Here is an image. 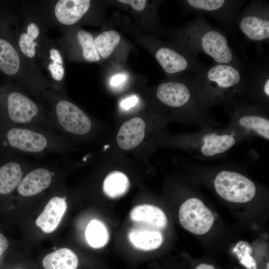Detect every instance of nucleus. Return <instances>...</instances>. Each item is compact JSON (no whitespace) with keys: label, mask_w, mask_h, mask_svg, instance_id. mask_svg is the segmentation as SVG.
<instances>
[{"label":"nucleus","mask_w":269,"mask_h":269,"mask_svg":"<svg viewBox=\"0 0 269 269\" xmlns=\"http://www.w3.org/2000/svg\"><path fill=\"white\" fill-rule=\"evenodd\" d=\"M176 36L182 45L197 55L202 53L216 63L244 67L229 45L224 32L210 25L202 15H198L179 30Z\"/></svg>","instance_id":"nucleus-1"},{"label":"nucleus","mask_w":269,"mask_h":269,"mask_svg":"<svg viewBox=\"0 0 269 269\" xmlns=\"http://www.w3.org/2000/svg\"><path fill=\"white\" fill-rule=\"evenodd\" d=\"M67 148L64 136L43 128L17 126L0 129V156L63 154Z\"/></svg>","instance_id":"nucleus-2"},{"label":"nucleus","mask_w":269,"mask_h":269,"mask_svg":"<svg viewBox=\"0 0 269 269\" xmlns=\"http://www.w3.org/2000/svg\"><path fill=\"white\" fill-rule=\"evenodd\" d=\"M243 69L230 64L215 63L191 76L203 106L230 103L242 94Z\"/></svg>","instance_id":"nucleus-3"},{"label":"nucleus","mask_w":269,"mask_h":269,"mask_svg":"<svg viewBox=\"0 0 269 269\" xmlns=\"http://www.w3.org/2000/svg\"><path fill=\"white\" fill-rule=\"evenodd\" d=\"M17 126L56 132L47 115L36 102L17 89L3 86L0 88V129Z\"/></svg>","instance_id":"nucleus-4"},{"label":"nucleus","mask_w":269,"mask_h":269,"mask_svg":"<svg viewBox=\"0 0 269 269\" xmlns=\"http://www.w3.org/2000/svg\"><path fill=\"white\" fill-rule=\"evenodd\" d=\"M51 110L47 115L56 132L64 134L83 135L89 134L92 122L75 104L61 97H52Z\"/></svg>","instance_id":"nucleus-5"},{"label":"nucleus","mask_w":269,"mask_h":269,"mask_svg":"<svg viewBox=\"0 0 269 269\" xmlns=\"http://www.w3.org/2000/svg\"><path fill=\"white\" fill-rule=\"evenodd\" d=\"M237 24L248 40L256 42L269 43V5L261 0H251L240 12Z\"/></svg>","instance_id":"nucleus-6"},{"label":"nucleus","mask_w":269,"mask_h":269,"mask_svg":"<svg viewBox=\"0 0 269 269\" xmlns=\"http://www.w3.org/2000/svg\"><path fill=\"white\" fill-rule=\"evenodd\" d=\"M158 100L172 108L185 109L190 114L201 111L204 107L190 79L185 81H170L160 84L156 90Z\"/></svg>","instance_id":"nucleus-7"},{"label":"nucleus","mask_w":269,"mask_h":269,"mask_svg":"<svg viewBox=\"0 0 269 269\" xmlns=\"http://www.w3.org/2000/svg\"><path fill=\"white\" fill-rule=\"evenodd\" d=\"M240 0H186V10L198 15H208L215 19L228 31L237 24L240 9L245 2Z\"/></svg>","instance_id":"nucleus-8"},{"label":"nucleus","mask_w":269,"mask_h":269,"mask_svg":"<svg viewBox=\"0 0 269 269\" xmlns=\"http://www.w3.org/2000/svg\"><path fill=\"white\" fill-rule=\"evenodd\" d=\"M214 187L224 199L234 203H246L255 196L254 183L244 175L232 171L223 170L216 176Z\"/></svg>","instance_id":"nucleus-9"},{"label":"nucleus","mask_w":269,"mask_h":269,"mask_svg":"<svg viewBox=\"0 0 269 269\" xmlns=\"http://www.w3.org/2000/svg\"><path fill=\"white\" fill-rule=\"evenodd\" d=\"M182 46L181 49L166 46L157 49L155 57L165 73L195 75L203 70L206 65L198 59L197 55Z\"/></svg>","instance_id":"nucleus-10"},{"label":"nucleus","mask_w":269,"mask_h":269,"mask_svg":"<svg viewBox=\"0 0 269 269\" xmlns=\"http://www.w3.org/2000/svg\"><path fill=\"white\" fill-rule=\"evenodd\" d=\"M179 220L181 226L188 231L196 235H203L212 227L214 217L200 199L191 198L181 205Z\"/></svg>","instance_id":"nucleus-11"},{"label":"nucleus","mask_w":269,"mask_h":269,"mask_svg":"<svg viewBox=\"0 0 269 269\" xmlns=\"http://www.w3.org/2000/svg\"><path fill=\"white\" fill-rule=\"evenodd\" d=\"M243 75L242 93H247L258 104H267L269 98V62H261L247 71L243 69Z\"/></svg>","instance_id":"nucleus-12"},{"label":"nucleus","mask_w":269,"mask_h":269,"mask_svg":"<svg viewBox=\"0 0 269 269\" xmlns=\"http://www.w3.org/2000/svg\"><path fill=\"white\" fill-rule=\"evenodd\" d=\"M27 162L20 155L0 156V195L12 193L22 179Z\"/></svg>","instance_id":"nucleus-13"},{"label":"nucleus","mask_w":269,"mask_h":269,"mask_svg":"<svg viewBox=\"0 0 269 269\" xmlns=\"http://www.w3.org/2000/svg\"><path fill=\"white\" fill-rule=\"evenodd\" d=\"M55 175V171L46 166L33 168L23 176L17 191L23 197L38 195L50 186Z\"/></svg>","instance_id":"nucleus-14"},{"label":"nucleus","mask_w":269,"mask_h":269,"mask_svg":"<svg viewBox=\"0 0 269 269\" xmlns=\"http://www.w3.org/2000/svg\"><path fill=\"white\" fill-rule=\"evenodd\" d=\"M235 107V115L239 126L243 129L269 139V121L257 111V108L250 105L233 104Z\"/></svg>","instance_id":"nucleus-15"},{"label":"nucleus","mask_w":269,"mask_h":269,"mask_svg":"<svg viewBox=\"0 0 269 269\" xmlns=\"http://www.w3.org/2000/svg\"><path fill=\"white\" fill-rule=\"evenodd\" d=\"M65 199V196L52 197L36 219V225L44 233H51L58 227L67 209Z\"/></svg>","instance_id":"nucleus-16"},{"label":"nucleus","mask_w":269,"mask_h":269,"mask_svg":"<svg viewBox=\"0 0 269 269\" xmlns=\"http://www.w3.org/2000/svg\"><path fill=\"white\" fill-rule=\"evenodd\" d=\"M130 216L131 220L140 225L161 231L167 226L165 214L160 208L154 205H137L132 210Z\"/></svg>","instance_id":"nucleus-17"},{"label":"nucleus","mask_w":269,"mask_h":269,"mask_svg":"<svg viewBox=\"0 0 269 269\" xmlns=\"http://www.w3.org/2000/svg\"><path fill=\"white\" fill-rule=\"evenodd\" d=\"M90 4L89 0H60L55 5V16L62 24L73 25L87 12Z\"/></svg>","instance_id":"nucleus-18"},{"label":"nucleus","mask_w":269,"mask_h":269,"mask_svg":"<svg viewBox=\"0 0 269 269\" xmlns=\"http://www.w3.org/2000/svg\"><path fill=\"white\" fill-rule=\"evenodd\" d=\"M128 238L135 249L144 252L157 249L164 240L161 231L141 225L130 230Z\"/></svg>","instance_id":"nucleus-19"},{"label":"nucleus","mask_w":269,"mask_h":269,"mask_svg":"<svg viewBox=\"0 0 269 269\" xmlns=\"http://www.w3.org/2000/svg\"><path fill=\"white\" fill-rule=\"evenodd\" d=\"M145 128V123L140 118H134L124 123L118 133V146L125 150L136 147L143 139Z\"/></svg>","instance_id":"nucleus-20"},{"label":"nucleus","mask_w":269,"mask_h":269,"mask_svg":"<svg viewBox=\"0 0 269 269\" xmlns=\"http://www.w3.org/2000/svg\"><path fill=\"white\" fill-rule=\"evenodd\" d=\"M0 27V71L8 76L19 71L20 59L19 54L9 38Z\"/></svg>","instance_id":"nucleus-21"},{"label":"nucleus","mask_w":269,"mask_h":269,"mask_svg":"<svg viewBox=\"0 0 269 269\" xmlns=\"http://www.w3.org/2000/svg\"><path fill=\"white\" fill-rule=\"evenodd\" d=\"M235 142L236 139L231 134L211 133L203 137L200 150L203 155L211 157L227 151Z\"/></svg>","instance_id":"nucleus-22"},{"label":"nucleus","mask_w":269,"mask_h":269,"mask_svg":"<svg viewBox=\"0 0 269 269\" xmlns=\"http://www.w3.org/2000/svg\"><path fill=\"white\" fill-rule=\"evenodd\" d=\"M42 265L45 269H77L79 259L73 251L62 248L45 256Z\"/></svg>","instance_id":"nucleus-23"},{"label":"nucleus","mask_w":269,"mask_h":269,"mask_svg":"<svg viewBox=\"0 0 269 269\" xmlns=\"http://www.w3.org/2000/svg\"><path fill=\"white\" fill-rule=\"evenodd\" d=\"M130 186L128 176L123 172L114 170L105 177L103 190L105 195L109 198H117L126 194Z\"/></svg>","instance_id":"nucleus-24"},{"label":"nucleus","mask_w":269,"mask_h":269,"mask_svg":"<svg viewBox=\"0 0 269 269\" xmlns=\"http://www.w3.org/2000/svg\"><path fill=\"white\" fill-rule=\"evenodd\" d=\"M40 33V29L34 22L29 23L26 27V32L20 34L18 44L21 52L26 57L31 58L36 54L37 43L35 40Z\"/></svg>","instance_id":"nucleus-25"},{"label":"nucleus","mask_w":269,"mask_h":269,"mask_svg":"<svg viewBox=\"0 0 269 269\" xmlns=\"http://www.w3.org/2000/svg\"><path fill=\"white\" fill-rule=\"evenodd\" d=\"M85 237L88 244L98 249L105 246L109 240V233L104 225L97 220H92L88 225Z\"/></svg>","instance_id":"nucleus-26"},{"label":"nucleus","mask_w":269,"mask_h":269,"mask_svg":"<svg viewBox=\"0 0 269 269\" xmlns=\"http://www.w3.org/2000/svg\"><path fill=\"white\" fill-rule=\"evenodd\" d=\"M121 36L119 33L113 30L105 31L94 39L97 50L102 57H109L119 43Z\"/></svg>","instance_id":"nucleus-27"},{"label":"nucleus","mask_w":269,"mask_h":269,"mask_svg":"<svg viewBox=\"0 0 269 269\" xmlns=\"http://www.w3.org/2000/svg\"><path fill=\"white\" fill-rule=\"evenodd\" d=\"M77 38L82 47L84 58L90 62L99 61L100 57L91 33L83 29H80L77 32Z\"/></svg>","instance_id":"nucleus-28"},{"label":"nucleus","mask_w":269,"mask_h":269,"mask_svg":"<svg viewBox=\"0 0 269 269\" xmlns=\"http://www.w3.org/2000/svg\"><path fill=\"white\" fill-rule=\"evenodd\" d=\"M50 63L48 65L52 78L56 81H61L64 78L65 70L63 65V58L60 51L52 48L49 50Z\"/></svg>","instance_id":"nucleus-29"},{"label":"nucleus","mask_w":269,"mask_h":269,"mask_svg":"<svg viewBox=\"0 0 269 269\" xmlns=\"http://www.w3.org/2000/svg\"><path fill=\"white\" fill-rule=\"evenodd\" d=\"M119 2L130 4L134 10L136 11L142 10L146 4L145 0H119Z\"/></svg>","instance_id":"nucleus-30"},{"label":"nucleus","mask_w":269,"mask_h":269,"mask_svg":"<svg viewBox=\"0 0 269 269\" xmlns=\"http://www.w3.org/2000/svg\"><path fill=\"white\" fill-rule=\"evenodd\" d=\"M138 101V98L135 96H132L124 99L121 103V106L125 110H128L134 107Z\"/></svg>","instance_id":"nucleus-31"},{"label":"nucleus","mask_w":269,"mask_h":269,"mask_svg":"<svg viewBox=\"0 0 269 269\" xmlns=\"http://www.w3.org/2000/svg\"><path fill=\"white\" fill-rule=\"evenodd\" d=\"M126 80V76L123 74H117L111 80V85L113 86H117L123 83Z\"/></svg>","instance_id":"nucleus-32"},{"label":"nucleus","mask_w":269,"mask_h":269,"mask_svg":"<svg viewBox=\"0 0 269 269\" xmlns=\"http://www.w3.org/2000/svg\"><path fill=\"white\" fill-rule=\"evenodd\" d=\"M8 246V242L6 238L0 233V255H2L7 249Z\"/></svg>","instance_id":"nucleus-33"},{"label":"nucleus","mask_w":269,"mask_h":269,"mask_svg":"<svg viewBox=\"0 0 269 269\" xmlns=\"http://www.w3.org/2000/svg\"><path fill=\"white\" fill-rule=\"evenodd\" d=\"M195 269H215V268L211 265L203 263L199 265Z\"/></svg>","instance_id":"nucleus-34"},{"label":"nucleus","mask_w":269,"mask_h":269,"mask_svg":"<svg viewBox=\"0 0 269 269\" xmlns=\"http://www.w3.org/2000/svg\"><path fill=\"white\" fill-rule=\"evenodd\" d=\"M265 269H269V263H268L267 267Z\"/></svg>","instance_id":"nucleus-35"},{"label":"nucleus","mask_w":269,"mask_h":269,"mask_svg":"<svg viewBox=\"0 0 269 269\" xmlns=\"http://www.w3.org/2000/svg\"></svg>","instance_id":"nucleus-36"}]
</instances>
